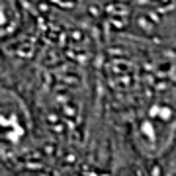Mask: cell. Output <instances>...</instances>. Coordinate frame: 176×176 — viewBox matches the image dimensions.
Segmentation results:
<instances>
[{
    "instance_id": "obj_2",
    "label": "cell",
    "mask_w": 176,
    "mask_h": 176,
    "mask_svg": "<svg viewBox=\"0 0 176 176\" xmlns=\"http://www.w3.org/2000/svg\"><path fill=\"white\" fill-rule=\"evenodd\" d=\"M22 23V8L18 0H0V39H8Z\"/></svg>"
},
{
    "instance_id": "obj_1",
    "label": "cell",
    "mask_w": 176,
    "mask_h": 176,
    "mask_svg": "<svg viewBox=\"0 0 176 176\" xmlns=\"http://www.w3.org/2000/svg\"><path fill=\"white\" fill-rule=\"evenodd\" d=\"M39 147V111L28 84L0 73V162L23 161Z\"/></svg>"
}]
</instances>
